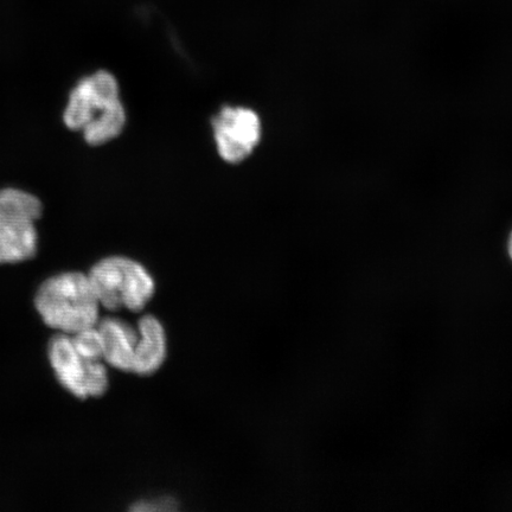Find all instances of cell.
<instances>
[{"label":"cell","instance_id":"obj_5","mask_svg":"<svg viewBox=\"0 0 512 512\" xmlns=\"http://www.w3.org/2000/svg\"><path fill=\"white\" fill-rule=\"evenodd\" d=\"M48 356L57 380L76 398H98L105 394L108 388L105 364L81 356L70 335L57 334L51 338Z\"/></svg>","mask_w":512,"mask_h":512},{"label":"cell","instance_id":"obj_8","mask_svg":"<svg viewBox=\"0 0 512 512\" xmlns=\"http://www.w3.org/2000/svg\"><path fill=\"white\" fill-rule=\"evenodd\" d=\"M139 339L134 351L132 373L147 376L162 367L166 357V335L162 323L155 316L139 320Z\"/></svg>","mask_w":512,"mask_h":512},{"label":"cell","instance_id":"obj_6","mask_svg":"<svg viewBox=\"0 0 512 512\" xmlns=\"http://www.w3.org/2000/svg\"><path fill=\"white\" fill-rule=\"evenodd\" d=\"M213 127L217 150L228 163L242 162L260 142L258 114L245 107H224L216 115Z\"/></svg>","mask_w":512,"mask_h":512},{"label":"cell","instance_id":"obj_7","mask_svg":"<svg viewBox=\"0 0 512 512\" xmlns=\"http://www.w3.org/2000/svg\"><path fill=\"white\" fill-rule=\"evenodd\" d=\"M96 326L104 342V360L115 369L132 371L139 332L117 318H106Z\"/></svg>","mask_w":512,"mask_h":512},{"label":"cell","instance_id":"obj_2","mask_svg":"<svg viewBox=\"0 0 512 512\" xmlns=\"http://www.w3.org/2000/svg\"><path fill=\"white\" fill-rule=\"evenodd\" d=\"M35 306L43 322L59 334L74 335L99 323L98 298L88 275L57 274L38 288Z\"/></svg>","mask_w":512,"mask_h":512},{"label":"cell","instance_id":"obj_11","mask_svg":"<svg viewBox=\"0 0 512 512\" xmlns=\"http://www.w3.org/2000/svg\"><path fill=\"white\" fill-rule=\"evenodd\" d=\"M503 253L505 259L509 262V265L512 267V223L507 230V233L504 235L503 239Z\"/></svg>","mask_w":512,"mask_h":512},{"label":"cell","instance_id":"obj_1","mask_svg":"<svg viewBox=\"0 0 512 512\" xmlns=\"http://www.w3.org/2000/svg\"><path fill=\"white\" fill-rule=\"evenodd\" d=\"M63 121L69 130L82 132L89 145L117 138L124 130L126 113L114 75L100 70L82 79L69 95Z\"/></svg>","mask_w":512,"mask_h":512},{"label":"cell","instance_id":"obj_10","mask_svg":"<svg viewBox=\"0 0 512 512\" xmlns=\"http://www.w3.org/2000/svg\"><path fill=\"white\" fill-rule=\"evenodd\" d=\"M177 509V502L170 497L138 502L131 508L133 511H175Z\"/></svg>","mask_w":512,"mask_h":512},{"label":"cell","instance_id":"obj_4","mask_svg":"<svg viewBox=\"0 0 512 512\" xmlns=\"http://www.w3.org/2000/svg\"><path fill=\"white\" fill-rule=\"evenodd\" d=\"M42 211L40 198L30 192L0 190V265L34 258L38 247L35 222Z\"/></svg>","mask_w":512,"mask_h":512},{"label":"cell","instance_id":"obj_3","mask_svg":"<svg viewBox=\"0 0 512 512\" xmlns=\"http://www.w3.org/2000/svg\"><path fill=\"white\" fill-rule=\"evenodd\" d=\"M87 275L99 304L110 311H142L155 293V281L145 267L124 256L99 261Z\"/></svg>","mask_w":512,"mask_h":512},{"label":"cell","instance_id":"obj_9","mask_svg":"<svg viewBox=\"0 0 512 512\" xmlns=\"http://www.w3.org/2000/svg\"><path fill=\"white\" fill-rule=\"evenodd\" d=\"M76 350L89 361H104V342L98 326L70 335Z\"/></svg>","mask_w":512,"mask_h":512}]
</instances>
